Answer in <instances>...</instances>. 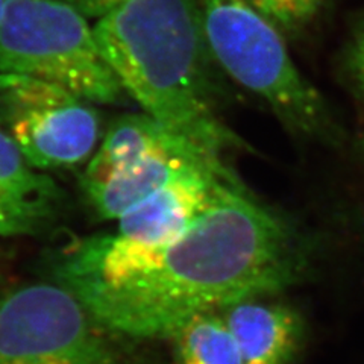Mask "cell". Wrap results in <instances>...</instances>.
Returning a JSON list of instances; mask_svg holds the SVG:
<instances>
[{
  "instance_id": "30bf717a",
  "label": "cell",
  "mask_w": 364,
  "mask_h": 364,
  "mask_svg": "<svg viewBox=\"0 0 364 364\" xmlns=\"http://www.w3.org/2000/svg\"><path fill=\"white\" fill-rule=\"evenodd\" d=\"M219 313L243 364H291L298 355L304 323L291 306L258 298L234 304Z\"/></svg>"
},
{
  "instance_id": "7a4b0ae2",
  "label": "cell",
  "mask_w": 364,
  "mask_h": 364,
  "mask_svg": "<svg viewBox=\"0 0 364 364\" xmlns=\"http://www.w3.org/2000/svg\"><path fill=\"white\" fill-rule=\"evenodd\" d=\"M124 93L170 132L222 158L243 141L213 105V55L195 0H127L95 26Z\"/></svg>"
},
{
  "instance_id": "4fadbf2b",
  "label": "cell",
  "mask_w": 364,
  "mask_h": 364,
  "mask_svg": "<svg viewBox=\"0 0 364 364\" xmlns=\"http://www.w3.org/2000/svg\"><path fill=\"white\" fill-rule=\"evenodd\" d=\"M279 32L294 33L321 13L326 0H247Z\"/></svg>"
},
{
  "instance_id": "8992f818",
  "label": "cell",
  "mask_w": 364,
  "mask_h": 364,
  "mask_svg": "<svg viewBox=\"0 0 364 364\" xmlns=\"http://www.w3.org/2000/svg\"><path fill=\"white\" fill-rule=\"evenodd\" d=\"M88 104L56 84L0 73V131L44 172L79 166L95 154L100 119Z\"/></svg>"
},
{
  "instance_id": "7c38bea8",
  "label": "cell",
  "mask_w": 364,
  "mask_h": 364,
  "mask_svg": "<svg viewBox=\"0 0 364 364\" xmlns=\"http://www.w3.org/2000/svg\"><path fill=\"white\" fill-rule=\"evenodd\" d=\"M175 364H243L240 350L220 313L190 318L168 337Z\"/></svg>"
},
{
  "instance_id": "5bb4252c",
  "label": "cell",
  "mask_w": 364,
  "mask_h": 364,
  "mask_svg": "<svg viewBox=\"0 0 364 364\" xmlns=\"http://www.w3.org/2000/svg\"><path fill=\"white\" fill-rule=\"evenodd\" d=\"M341 68L352 90L364 100V21L346 44L341 56Z\"/></svg>"
},
{
  "instance_id": "2e32d148",
  "label": "cell",
  "mask_w": 364,
  "mask_h": 364,
  "mask_svg": "<svg viewBox=\"0 0 364 364\" xmlns=\"http://www.w3.org/2000/svg\"><path fill=\"white\" fill-rule=\"evenodd\" d=\"M5 4H6V0H0V18H2V16H4V9H5Z\"/></svg>"
},
{
  "instance_id": "6da1fadb",
  "label": "cell",
  "mask_w": 364,
  "mask_h": 364,
  "mask_svg": "<svg viewBox=\"0 0 364 364\" xmlns=\"http://www.w3.org/2000/svg\"><path fill=\"white\" fill-rule=\"evenodd\" d=\"M306 266V246L286 220L222 182L176 242L147 247L116 231L77 238L55 255L52 281L105 333L168 338L193 317L289 289Z\"/></svg>"
},
{
  "instance_id": "3957f363",
  "label": "cell",
  "mask_w": 364,
  "mask_h": 364,
  "mask_svg": "<svg viewBox=\"0 0 364 364\" xmlns=\"http://www.w3.org/2000/svg\"><path fill=\"white\" fill-rule=\"evenodd\" d=\"M214 61L263 99L284 127L309 139H336L322 95L293 63L281 32L247 0H195Z\"/></svg>"
},
{
  "instance_id": "e0dca14e",
  "label": "cell",
  "mask_w": 364,
  "mask_h": 364,
  "mask_svg": "<svg viewBox=\"0 0 364 364\" xmlns=\"http://www.w3.org/2000/svg\"><path fill=\"white\" fill-rule=\"evenodd\" d=\"M361 149H363V152H364V135H363V140H361Z\"/></svg>"
},
{
  "instance_id": "277c9868",
  "label": "cell",
  "mask_w": 364,
  "mask_h": 364,
  "mask_svg": "<svg viewBox=\"0 0 364 364\" xmlns=\"http://www.w3.org/2000/svg\"><path fill=\"white\" fill-rule=\"evenodd\" d=\"M0 73L37 77L93 104H117L124 95L95 28L63 0H6L0 18Z\"/></svg>"
},
{
  "instance_id": "52a82bcc",
  "label": "cell",
  "mask_w": 364,
  "mask_h": 364,
  "mask_svg": "<svg viewBox=\"0 0 364 364\" xmlns=\"http://www.w3.org/2000/svg\"><path fill=\"white\" fill-rule=\"evenodd\" d=\"M222 182L240 184L213 168L191 167L117 220L116 232L129 242L159 247L176 242L195 223Z\"/></svg>"
},
{
  "instance_id": "8fae6325",
  "label": "cell",
  "mask_w": 364,
  "mask_h": 364,
  "mask_svg": "<svg viewBox=\"0 0 364 364\" xmlns=\"http://www.w3.org/2000/svg\"><path fill=\"white\" fill-rule=\"evenodd\" d=\"M191 167L213 168L222 175L234 176L225 164L219 166L186 156L155 155L117 170L97 184L82 187V190L88 205L100 219L119 220L168 181Z\"/></svg>"
},
{
  "instance_id": "5b68a950",
  "label": "cell",
  "mask_w": 364,
  "mask_h": 364,
  "mask_svg": "<svg viewBox=\"0 0 364 364\" xmlns=\"http://www.w3.org/2000/svg\"><path fill=\"white\" fill-rule=\"evenodd\" d=\"M0 364H117L105 331L60 284L0 296Z\"/></svg>"
},
{
  "instance_id": "9a60e30c",
  "label": "cell",
  "mask_w": 364,
  "mask_h": 364,
  "mask_svg": "<svg viewBox=\"0 0 364 364\" xmlns=\"http://www.w3.org/2000/svg\"><path fill=\"white\" fill-rule=\"evenodd\" d=\"M63 2L75 8L85 18H96L99 21L123 5L127 0H63Z\"/></svg>"
},
{
  "instance_id": "9c48e42d",
  "label": "cell",
  "mask_w": 364,
  "mask_h": 364,
  "mask_svg": "<svg viewBox=\"0 0 364 364\" xmlns=\"http://www.w3.org/2000/svg\"><path fill=\"white\" fill-rule=\"evenodd\" d=\"M155 155L186 156L223 166L222 158L170 132L146 112L127 114L111 124L104 140L88 159L81 184L82 187L97 184L117 170Z\"/></svg>"
},
{
  "instance_id": "ba28073f",
  "label": "cell",
  "mask_w": 364,
  "mask_h": 364,
  "mask_svg": "<svg viewBox=\"0 0 364 364\" xmlns=\"http://www.w3.org/2000/svg\"><path fill=\"white\" fill-rule=\"evenodd\" d=\"M64 195L0 131V237H36L61 219Z\"/></svg>"
}]
</instances>
